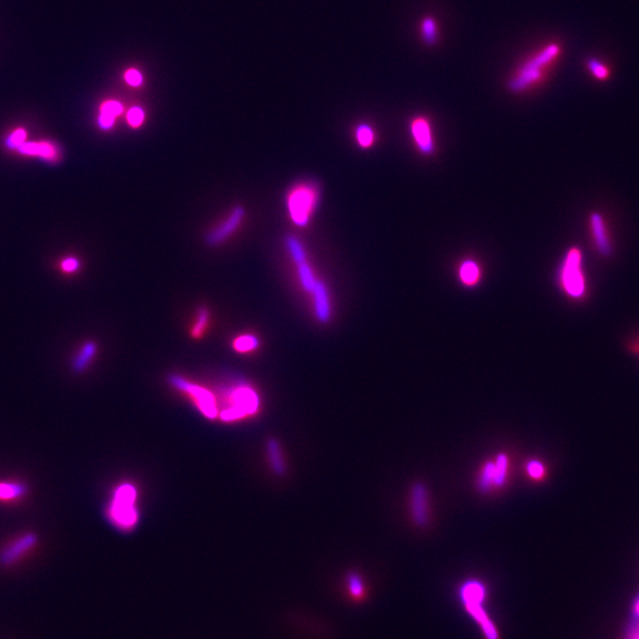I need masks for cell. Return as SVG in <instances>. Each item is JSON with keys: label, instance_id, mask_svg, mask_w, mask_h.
Here are the masks:
<instances>
[{"label": "cell", "instance_id": "obj_1", "mask_svg": "<svg viewBox=\"0 0 639 639\" xmlns=\"http://www.w3.org/2000/svg\"><path fill=\"white\" fill-rule=\"evenodd\" d=\"M42 540L31 529L14 533L0 543V570L14 572L26 566L39 555Z\"/></svg>", "mask_w": 639, "mask_h": 639}, {"label": "cell", "instance_id": "obj_2", "mask_svg": "<svg viewBox=\"0 0 639 639\" xmlns=\"http://www.w3.org/2000/svg\"><path fill=\"white\" fill-rule=\"evenodd\" d=\"M560 51V45L552 43L529 57L515 70L508 82L509 89L513 93H522L538 86L546 75L550 64L558 59Z\"/></svg>", "mask_w": 639, "mask_h": 639}, {"label": "cell", "instance_id": "obj_3", "mask_svg": "<svg viewBox=\"0 0 639 639\" xmlns=\"http://www.w3.org/2000/svg\"><path fill=\"white\" fill-rule=\"evenodd\" d=\"M138 491L131 483L119 484L111 495L107 507V518L115 528L121 532H131L139 522V511L136 508Z\"/></svg>", "mask_w": 639, "mask_h": 639}, {"label": "cell", "instance_id": "obj_4", "mask_svg": "<svg viewBox=\"0 0 639 639\" xmlns=\"http://www.w3.org/2000/svg\"><path fill=\"white\" fill-rule=\"evenodd\" d=\"M560 286L572 300L583 301L588 296V282L584 269V255L580 248L567 251L559 271Z\"/></svg>", "mask_w": 639, "mask_h": 639}, {"label": "cell", "instance_id": "obj_5", "mask_svg": "<svg viewBox=\"0 0 639 639\" xmlns=\"http://www.w3.org/2000/svg\"><path fill=\"white\" fill-rule=\"evenodd\" d=\"M461 599L487 639H498V633L494 623L488 617L487 612L482 608L485 600V586L478 580H468L461 588Z\"/></svg>", "mask_w": 639, "mask_h": 639}, {"label": "cell", "instance_id": "obj_6", "mask_svg": "<svg viewBox=\"0 0 639 639\" xmlns=\"http://www.w3.org/2000/svg\"><path fill=\"white\" fill-rule=\"evenodd\" d=\"M230 408L221 413L224 422H235L246 416L255 415L258 410L259 401L257 393L248 386L236 387L230 394Z\"/></svg>", "mask_w": 639, "mask_h": 639}, {"label": "cell", "instance_id": "obj_7", "mask_svg": "<svg viewBox=\"0 0 639 639\" xmlns=\"http://www.w3.org/2000/svg\"><path fill=\"white\" fill-rule=\"evenodd\" d=\"M318 201V196L314 188L302 185L291 191L288 197V208L291 212V221L301 228L308 224L311 214L314 211Z\"/></svg>", "mask_w": 639, "mask_h": 639}, {"label": "cell", "instance_id": "obj_8", "mask_svg": "<svg viewBox=\"0 0 639 639\" xmlns=\"http://www.w3.org/2000/svg\"><path fill=\"white\" fill-rule=\"evenodd\" d=\"M588 226L598 255L603 258H611L615 255V241L608 217L599 211L592 212L588 217Z\"/></svg>", "mask_w": 639, "mask_h": 639}, {"label": "cell", "instance_id": "obj_9", "mask_svg": "<svg viewBox=\"0 0 639 639\" xmlns=\"http://www.w3.org/2000/svg\"><path fill=\"white\" fill-rule=\"evenodd\" d=\"M170 383L176 390L181 391L183 393L188 394L193 399L194 404L201 410V413L208 419H214L219 415L217 401L213 394L204 387L198 386L194 383L187 381L186 379L179 376H171Z\"/></svg>", "mask_w": 639, "mask_h": 639}, {"label": "cell", "instance_id": "obj_10", "mask_svg": "<svg viewBox=\"0 0 639 639\" xmlns=\"http://www.w3.org/2000/svg\"><path fill=\"white\" fill-rule=\"evenodd\" d=\"M430 500L426 484H413L410 490V513L412 521L418 527H426L430 521Z\"/></svg>", "mask_w": 639, "mask_h": 639}, {"label": "cell", "instance_id": "obj_11", "mask_svg": "<svg viewBox=\"0 0 639 639\" xmlns=\"http://www.w3.org/2000/svg\"><path fill=\"white\" fill-rule=\"evenodd\" d=\"M30 495L29 484L16 478L0 480V503L5 505H19L26 501Z\"/></svg>", "mask_w": 639, "mask_h": 639}, {"label": "cell", "instance_id": "obj_12", "mask_svg": "<svg viewBox=\"0 0 639 639\" xmlns=\"http://www.w3.org/2000/svg\"><path fill=\"white\" fill-rule=\"evenodd\" d=\"M244 216H246V211L242 206L233 208L228 219H225L221 225H218L217 228H213L206 235V243L208 246H218V244L225 242L233 232L237 231Z\"/></svg>", "mask_w": 639, "mask_h": 639}, {"label": "cell", "instance_id": "obj_13", "mask_svg": "<svg viewBox=\"0 0 639 639\" xmlns=\"http://www.w3.org/2000/svg\"><path fill=\"white\" fill-rule=\"evenodd\" d=\"M311 295L314 298L315 316L321 323H327L331 320L332 308H331L328 291H327L325 283L321 281H316L314 291Z\"/></svg>", "mask_w": 639, "mask_h": 639}, {"label": "cell", "instance_id": "obj_14", "mask_svg": "<svg viewBox=\"0 0 639 639\" xmlns=\"http://www.w3.org/2000/svg\"><path fill=\"white\" fill-rule=\"evenodd\" d=\"M97 354L96 342L86 341V343L81 346V348L77 351L76 354L71 360V368L75 373H84L90 365L93 363L94 359Z\"/></svg>", "mask_w": 639, "mask_h": 639}, {"label": "cell", "instance_id": "obj_15", "mask_svg": "<svg viewBox=\"0 0 639 639\" xmlns=\"http://www.w3.org/2000/svg\"><path fill=\"white\" fill-rule=\"evenodd\" d=\"M411 131L419 149L423 153L432 152L433 142H432L431 129L426 119H416L415 121L412 122Z\"/></svg>", "mask_w": 639, "mask_h": 639}, {"label": "cell", "instance_id": "obj_16", "mask_svg": "<svg viewBox=\"0 0 639 639\" xmlns=\"http://www.w3.org/2000/svg\"><path fill=\"white\" fill-rule=\"evenodd\" d=\"M510 460L507 453H498L494 460V489L505 487L509 476Z\"/></svg>", "mask_w": 639, "mask_h": 639}, {"label": "cell", "instance_id": "obj_17", "mask_svg": "<svg viewBox=\"0 0 639 639\" xmlns=\"http://www.w3.org/2000/svg\"><path fill=\"white\" fill-rule=\"evenodd\" d=\"M17 149L23 154L42 156L46 159H54L56 156V149H54V146L46 144V142H42V144L24 142Z\"/></svg>", "mask_w": 639, "mask_h": 639}, {"label": "cell", "instance_id": "obj_18", "mask_svg": "<svg viewBox=\"0 0 639 639\" xmlns=\"http://www.w3.org/2000/svg\"><path fill=\"white\" fill-rule=\"evenodd\" d=\"M476 485L480 493L494 490V460L487 461L482 466L477 476Z\"/></svg>", "mask_w": 639, "mask_h": 639}, {"label": "cell", "instance_id": "obj_19", "mask_svg": "<svg viewBox=\"0 0 639 639\" xmlns=\"http://www.w3.org/2000/svg\"><path fill=\"white\" fill-rule=\"evenodd\" d=\"M268 457H269L270 466L273 468V473L277 475H284L286 473V464H284L283 455L281 450L280 444L275 439H270L266 444Z\"/></svg>", "mask_w": 639, "mask_h": 639}, {"label": "cell", "instance_id": "obj_20", "mask_svg": "<svg viewBox=\"0 0 639 639\" xmlns=\"http://www.w3.org/2000/svg\"><path fill=\"white\" fill-rule=\"evenodd\" d=\"M346 588L348 591L349 597L354 600H361L366 593V588L363 584V578L358 573L351 572L346 577Z\"/></svg>", "mask_w": 639, "mask_h": 639}, {"label": "cell", "instance_id": "obj_21", "mask_svg": "<svg viewBox=\"0 0 639 639\" xmlns=\"http://www.w3.org/2000/svg\"><path fill=\"white\" fill-rule=\"evenodd\" d=\"M421 35H422L423 42L426 43L428 46L435 45L438 41L439 30L438 24L435 18L426 17L421 23Z\"/></svg>", "mask_w": 639, "mask_h": 639}, {"label": "cell", "instance_id": "obj_22", "mask_svg": "<svg viewBox=\"0 0 639 639\" xmlns=\"http://www.w3.org/2000/svg\"><path fill=\"white\" fill-rule=\"evenodd\" d=\"M298 278H300L301 286L304 291L311 294L314 291L315 284H316V278H315L314 273L311 270V266L308 264L307 261L298 264Z\"/></svg>", "mask_w": 639, "mask_h": 639}, {"label": "cell", "instance_id": "obj_23", "mask_svg": "<svg viewBox=\"0 0 639 639\" xmlns=\"http://www.w3.org/2000/svg\"><path fill=\"white\" fill-rule=\"evenodd\" d=\"M460 276L461 280L463 281V283L467 286H473L476 283L478 277H480V270H478L476 263L471 262V261L464 262L461 266Z\"/></svg>", "mask_w": 639, "mask_h": 639}, {"label": "cell", "instance_id": "obj_24", "mask_svg": "<svg viewBox=\"0 0 639 639\" xmlns=\"http://www.w3.org/2000/svg\"><path fill=\"white\" fill-rule=\"evenodd\" d=\"M287 246L289 253H291V258L294 261L295 264L298 266L300 263L307 261V255L304 251V248L294 236H289L287 238Z\"/></svg>", "mask_w": 639, "mask_h": 639}, {"label": "cell", "instance_id": "obj_25", "mask_svg": "<svg viewBox=\"0 0 639 639\" xmlns=\"http://www.w3.org/2000/svg\"><path fill=\"white\" fill-rule=\"evenodd\" d=\"M258 347V339L253 336H242L233 341V348L239 353L251 352Z\"/></svg>", "mask_w": 639, "mask_h": 639}, {"label": "cell", "instance_id": "obj_26", "mask_svg": "<svg viewBox=\"0 0 639 639\" xmlns=\"http://www.w3.org/2000/svg\"><path fill=\"white\" fill-rule=\"evenodd\" d=\"M208 318H210V314H208V309L201 308L198 311V318L196 320L193 328H192V332H191L194 339H198V338H201L203 336V333L205 332V329L208 327Z\"/></svg>", "mask_w": 639, "mask_h": 639}, {"label": "cell", "instance_id": "obj_27", "mask_svg": "<svg viewBox=\"0 0 639 639\" xmlns=\"http://www.w3.org/2000/svg\"><path fill=\"white\" fill-rule=\"evenodd\" d=\"M356 139H358L359 145L363 147V149L370 147L373 144V129L370 126L365 125V124L360 125L359 127L356 128Z\"/></svg>", "mask_w": 639, "mask_h": 639}, {"label": "cell", "instance_id": "obj_28", "mask_svg": "<svg viewBox=\"0 0 639 639\" xmlns=\"http://www.w3.org/2000/svg\"><path fill=\"white\" fill-rule=\"evenodd\" d=\"M588 66L593 76L598 80H606L608 77V70L604 64H601L598 59H588Z\"/></svg>", "mask_w": 639, "mask_h": 639}, {"label": "cell", "instance_id": "obj_29", "mask_svg": "<svg viewBox=\"0 0 639 639\" xmlns=\"http://www.w3.org/2000/svg\"><path fill=\"white\" fill-rule=\"evenodd\" d=\"M527 473L533 480H541L545 476V467L539 461H530L527 463Z\"/></svg>", "mask_w": 639, "mask_h": 639}, {"label": "cell", "instance_id": "obj_30", "mask_svg": "<svg viewBox=\"0 0 639 639\" xmlns=\"http://www.w3.org/2000/svg\"><path fill=\"white\" fill-rule=\"evenodd\" d=\"M127 120L131 127H139L145 120V111L140 107L131 108V111H128Z\"/></svg>", "mask_w": 639, "mask_h": 639}, {"label": "cell", "instance_id": "obj_31", "mask_svg": "<svg viewBox=\"0 0 639 639\" xmlns=\"http://www.w3.org/2000/svg\"><path fill=\"white\" fill-rule=\"evenodd\" d=\"M122 111H124L122 104H120V102H116V101H109V102H106V104H102V107H101V113L111 115L113 118H116L119 115L122 114Z\"/></svg>", "mask_w": 639, "mask_h": 639}, {"label": "cell", "instance_id": "obj_32", "mask_svg": "<svg viewBox=\"0 0 639 639\" xmlns=\"http://www.w3.org/2000/svg\"><path fill=\"white\" fill-rule=\"evenodd\" d=\"M25 139H26V133H25L24 129H18V131H14V134L11 135L10 138L7 139V147L18 149L21 144H24Z\"/></svg>", "mask_w": 639, "mask_h": 639}, {"label": "cell", "instance_id": "obj_33", "mask_svg": "<svg viewBox=\"0 0 639 639\" xmlns=\"http://www.w3.org/2000/svg\"><path fill=\"white\" fill-rule=\"evenodd\" d=\"M125 79L126 82L131 86H139L144 81L142 80L141 74L135 69L128 70L127 73H126Z\"/></svg>", "mask_w": 639, "mask_h": 639}, {"label": "cell", "instance_id": "obj_34", "mask_svg": "<svg viewBox=\"0 0 639 639\" xmlns=\"http://www.w3.org/2000/svg\"><path fill=\"white\" fill-rule=\"evenodd\" d=\"M115 118L111 116V115L104 114V113H101L100 116H99V126H100L102 129H111L114 125Z\"/></svg>", "mask_w": 639, "mask_h": 639}, {"label": "cell", "instance_id": "obj_35", "mask_svg": "<svg viewBox=\"0 0 639 639\" xmlns=\"http://www.w3.org/2000/svg\"><path fill=\"white\" fill-rule=\"evenodd\" d=\"M63 269L66 271H75L79 268V262L75 258H68L63 262Z\"/></svg>", "mask_w": 639, "mask_h": 639}, {"label": "cell", "instance_id": "obj_36", "mask_svg": "<svg viewBox=\"0 0 639 639\" xmlns=\"http://www.w3.org/2000/svg\"><path fill=\"white\" fill-rule=\"evenodd\" d=\"M630 348L633 349V352L639 353V339L633 340Z\"/></svg>", "mask_w": 639, "mask_h": 639}, {"label": "cell", "instance_id": "obj_37", "mask_svg": "<svg viewBox=\"0 0 639 639\" xmlns=\"http://www.w3.org/2000/svg\"><path fill=\"white\" fill-rule=\"evenodd\" d=\"M637 639H639V637H638V638H637Z\"/></svg>", "mask_w": 639, "mask_h": 639}]
</instances>
